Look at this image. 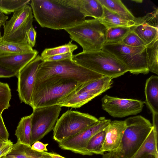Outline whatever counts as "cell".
<instances>
[{
  "instance_id": "1",
  "label": "cell",
  "mask_w": 158,
  "mask_h": 158,
  "mask_svg": "<svg viewBox=\"0 0 158 158\" xmlns=\"http://www.w3.org/2000/svg\"><path fill=\"white\" fill-rule=\"evenodd\" d=\"M31 5L33 16L43 27L64 30L85 20L70 0H31Z\"/></svg>"
},
{
  "instance_id": "2",
  "label": "cell",
  "mask_w": 158,
  "mask_h": 158,
  "mask_svg": "<svg viewBox=\"0 0 158 158\" xmlns=\"http://www.w3.org/2000/svg\"><path fill=\"white\" fill-rule=\"evenodd\" d=\"M82 84L72 79L53 77L35 82L29 105L33 108L56 105Z\"/></svg>"
},
{
  "instance_id": "3",
  "label": "cell",
  "mask_w": 158,
  "mask_h": 158,
  "mask_svg": "<svg viewBox=\"0 0 158 158\" xmlns=\"http://www.w3.org/2000/svg\"><path fill=\"white\" fill-rule=\"evenodd\" d=\"M104 76L76 63L72 59L43 61L38 69L35 82L53 77L72 79L83 84Z\"/></svg>"
},
{
  "instance_id": "4",
  "label": "cell",
  "mask_w": 158,
  "mask_h": 158,
  "mask_svg": "<svg viewBox=\"0 0 158 158\" xmlns=\"http://www.w3.org/2000/svg\"><path fill=\"white\" fill-rule=\"evenodd\" d=\"M72 59L78 64L113 79L128 72L126 66L114 55L103 50L73 55Z\"/></svg>"
},
{
  "instance_id": "5",
  "label": "cell",
  "mask_w": 158,
  "mask_h": 158,
  "mask_svg": "<svg viewBox=\"0 0 158 158\" xmlns=\"http://www.w3.org/2000/svg\"><path fill=\"white\" fill-rule=\"evenodd\" d=\"M126 127L117 151V158H131L147 137L153 127L148 119L141 115L127 118Z\"/></svg>"
},
{
  "instance_id": "6",
  "label": "cell",
  "mask_w": 158,
  "mask_h": 158,
  "mask_svg": "<svg viewBox=\"0 0 158 158\" xmlns=\"http://www.w3.org/2000/svg\"><path fill=\"white\" fill-rule=\"evenodd\" d=\"M64 30L72 40L81 46L83 52L101 50L106 42L107 28L98 19H85L81 23Z\"/></svg>"
},
{
  "instance_id": "7",
  "label": "cell",
  "mask_w": 158,
  "mask_h": 158,
  "mask_svg": "<svg viewBox=\"0 0 158 158\" xmlns=\"http://www.w3.org/2000/svg\"><path fill=\"white\" fill-rule=\"evenodd\" d=\"M98 120L88 113L67 110L57 121L53 129V138L60 142L83 131Z\"/></svg>"
},
{
  "instance_id": "8",
  "label": "cell",
  "mask_w": 158,
  "mask_h": 158,
  "mask_svg": "<svg viewBox=\"0 0 158 158\" xmlns=\"http://www.w3.org/2000/svg\"><path fill=\"white\" fill-rule=\"evenodd\" d=\"M145 46L132 47L120 42L105 43L102 50L112 54L133 74H146L149 71L146 60Z\"/></svg>"
},
{
  "instance_id": "9",
  "label": "cell",
  "mask_w": 158,
  "mask_h": 158,
  "mask_svg": "<svg viewBox=\"0 0 158 158\" xmlns=\"http://www.w3.org/2000/svg\"><path fill=\"white\" fill-rule=\"evenodd\" d=\"M33 15L31 7L28 4L14 12L3 26L2 40L6 41L27 43V34L33 27Z\"/></svg>"
},
{
  "instance_id": "10",
  "label": "cell",
  "mask_w": 158,
  "mask_h": 158,
  "mask_svg": "<svg viewBox=\"0 0 158 158\" xmlns=\"http://www.w3.org/2000/svg\"><path fill=\"white\" fill-rule=\"evenodd\" d=\"M61 107L56 105L33 108L30 145L42 139L53 130L58 119Z\"/></svg>"
},
{
  "instance_id": "11",
  "label": "cell",
  "mask_w": 158,
  "mask_h": 158,
  "mask_svg": "<svg viewBox=\"0 0 158 158\" xmlns=\"http://www.w3.org/2000/svg\"><path fill=\"white\" fill-rule=\"evenodd\" d=\"M111 120L104 117H100L92 125L77 134L58 143L61 149L70 151L83 155H88L85 148L90 138L98 132L104 130Z\"/></svg>"
},
{
  "instance_id": "12",
  "label": "cell",
  "mask_w": 158,
  "mask_h": 158,
  "mask_svg": "<svg viewBox=\"0 0 158 158\" xmlns=\"http://www.w3.org/2000/svg\"><path fill=\"white\" fill-rule=\"evenodd\" d=\"M103 110L114 118L136 115L142 110L145 103L140 100L105 95L101 99Z\"/></svg>"
},
{
  "instance_id": "13",
  "label": "cell",
  "mask_w": 158,
  "mask_h": 158,
  "mask_svg": "<svg viewBox=\"0 0 158 158\" xmlns=\"http://www.w3.org/2000/svg\"><path fill=\"white\" fill-rule=\"evenodd\" d=\"M43 62L41 56L38 55L17 73V91L21 103L29 104L35 85L38 70Z\"/></svg>"
},
{
  "instance_id": "14",
  "label": "cell",
  "mask_w": 158,
  "mask_h": 158,
  "mask_svg": "<svg viewBox=\"0 0 158 158\" xmlns=\"http://www.w3.org/2000/svg\"><path fill=\"white\" fill-rule=\"evenodd\" d=\"M126 127L125 120L111 121L105 128L106 134L102 150L116 152L118 148Z\"/></svg>"
},
{
  "instance_id": "15",
  "label": "cell",
  "mask_w": 158,
  "mask_h": 158,
  "mask_svg": "<svg viewBox=\"0 0 158 158\" xmlns=\"http://www.w3.org/2000/svg\"><path fill=\"white\" fill-rule=\"evenodd\" d=\"M35 50L31 52L0 57V66L8 71L18 73L38 55Z\"/></svg>"
},
{
  "instance_id": "16",
  "label": "cell",
  "mask_w": 158,
  "mask_h": 158,
  "mask_svg": "<svg viewBox=\"0 0 158 158\" xmlns=\"http://www.w3.org/2000/svg\"><path fill=\"white\" fill-rule=\"evenodd\" d=\"M102 94L97 91L84 92L75 94H70L60 99L56 105L61 107L80 108Z\"/></svg>"
},
{
  "instance_id": "17",
  "label": "cell",
  "mask_w": 158,
  "mask_h": 158,
  "mask_svg": "<svg viewBox=\"0 0 158 158\" xmlns=\"http://www.w3.org/2000/svg\"><path fill=\"white\" fill-rule=\"evenodd\" d=\"M144 102L152 114H158V77L152 75L146 81Z\"/></svg>"
},
{
  "instance_id": "18",
  "label": "cell",
  "mask_w": 158,
  "mask_h": 158,
  "mask_svg": "<svg viewBox=\"0 0 158 158\" xmlns=\"http://www.w3.org/2000/svg\"><path fill=\"white\" fill-rule=\"evenodd\" d=\"M2 158H53L49 152H39L32 149L31 146L16 143L13 144L8 153Z\"/></svg>"
},
{
  "instance_id": "19",
  "label": "cell",
  "mask_w": 158,
  "mask_h": 158,
  "mask_svg": "<svg viewBox=\"0 0 158 158\" xmlns=\"http://www.w3.org/2000/svg\"><path fill=\"white\" fill-rule=\"evenodd\" d=\"M158 136L153 127L131 158H158Z\"/></svg>"
},
{
  "instance_id": "20",
  "label": "cell",
  "mask_w": 158,
  "mask_h": 158,
  "mask_svg": "<svg viewBox=\"0 0 158 158\" xmlns=\"http://www.w3.org/2000/svg\"><path fill=\"white\" fill-rule=\"evenodd\" d=\"M74 5L85 18L91 17L99 19L103 14V7L98 0H73Z\"/></svg>"
},
{
  "instance_id": "21",
  "label": "cell",
  "mask_w": 158,
  "mask_h": 158,
  "mask_svg": "<svg viewBox=\"0 0 158 158\" xmlns=\"http://www.w3.org/2000/svg\"><path fill=\"white\" fill-rule=\"evenodd\" d=\"M103 7V15L98 19L107 29L115 27L130 28L135 24V21L127 19Z\"/></svg>"
},
{
  "instance_id": "22",
  "label": "cell",
  "mask_w": 158,
  "mask_h": 158,
  "mask_svg": "<svg viewBox=\"0 0 158 158\" xmlns=\"http://www.w3.org/2000/svg\"><path fill=\"white\" fill-rule=\"evenodd\" d=\"M112 79L110 77L104 76L82 84L70 94H78L89 91H97L103 93L111 88L113 82Z\"/></svg>"
},
{
  "instance_id": "23",
  "label": "cell",
  "mask_w": 158,
  "mask_h": 158,
  "mask_svg": "<svg viewBox=\"0 0 158 158\" xmlns=\"http://www.w3.org/2000/svg\"><path fill=\"white\" fill-rule=\"evenodd\" d=\"M34 50L27 43H16L0 40V57L31 52Z\"/></svg>"
},
{
  "instance_id": "24",
  "label": "cell",
  "mask_w": 158,
  "mask_h": 158,
  "mask_svg": "<svg viewBox=\"0 0 158 158\" xmlns=\"http://www.w3.org/2000/svg\"><path fill=\"white\" fill-rule=\"evenodd\" d=\"M31 114L22 118L15 131L17 143L30 145L31 132Z\"/></svg>"
},
{
  "instance_id": "25",
  "label": "cell",
  "mask_w": 158,
  "mask_h": 158,
  "mask_svg": "<svg viewBox=\"0 0 158 158\" xmlns=\"http://www.w3.org/2000/svg\"><path fill=\"white\" fill-rule=\"evenodd\" d=\"M143 41L145 46L158 38V28L145 23H135L130 28Z\"/></svg>"
},
{
  "instance_id": "26",
  "label": "cell",
  "mask_w": 158,
  "mask_h": 158,
  "mask_svg": "<svg viewBox=\"0 0 158 158\" xmlns=\"http://www.w3.org/2000/svg\"><path fill=\"white\" fill-rule=\"evenodd\" d=\"M102 5L110 10L123 18L135 21L136 18L120 0H98Z\"/></svg>"
},
{
  "instance_id": "27",
  "label": "cell",
  "mask_w": 158,
  "mask_h": 158,
  "mask_svg": "<svg viewBox=\"0 0 158 158\" xmlns=\"http://www.w3.org/2000/svg\"><path fill=\"white\" fill-rule=\"evenodd\" d=\"M146 60L149 72L158 74V38L145 46Z\"/></svg>"
},
{
  "instance_id": "28",
  "label": "cell",
  "mask_w": 158,
  "mask_h": 158,
  "mask_svg": "<svg viewBox=\"0 0 158 158\" xmlns=\"http://www.w3.org/2000/svg\"><path fill=\"white\" fill-rule=\"evenodd\" d=\"M105 129L94 135L89 141L85 148V151L88 156H91L94 154L102 155L104 153L102 149L105 138Z\"/></svg>"
},
{
  "instance_id": "29",
  "label": "cell",
  "mask_w": 158,
  "mask_h": 158,
  "mask_svg": "<svg viewBox=\"0 0 158 158\" xmlns=\"http://www.w3.org/2000/svg\"><path fill=\"white\" fill-rule=\"evenodd\" d=\"M72 41H70L68 43L59 46L45 49L41 54V58L43 59L68 52H73L78 47L77 45L72 44Z\"/></svg>"
},
{
  "instance_id": "30",
  "label": "cell",
  "mask_w": 158,
  "mask_h": 158,
  "mask_svg": "<svg viewBox=\"0 0 158 158\" xmlns=\"http://www.w3.org/2000/svg\"><path fill=\"white\" fill-rule=\"evenodd\" d=\"M30 0H0V10L4 14L9 15L27 5Z\"/></svg>"
},
{
  "instance_id": "31",
  "label": "cell",
  "mask_w": 158,
  "mask_h": 158,
  "mask_svg": "<svg viewBox=\"0 0 158 158\" xmlns=\"http://www.w3.org/2000/svg\"><path fill=\"white\" fill-rule=\"evenodd\" d=\"M130 30V28L124 27H115L107 29L105 43L120 42Z\"/></svg>"
},
{
  "instance_id": "32",
  "label": "cell",
  "mask_w": 158,
  "mask_h": 158,
  "mask_svg": "<svg viewBox=\"0 0 158 158\" xmlns=\"http://www.w3.org/2000/svg\"><path fill=\"white\" fill-rule=\"evenodd\" d=\"M10 89L8 84L0 81V115L10 106L11 98Z\"/></svg>"
},
{
  "instance_id": "33",
  "label": "cell",
  "mask_w": 158,
  "mask_h": 158,
  "mask_svg": "<svg viewBox=\"0 0 158 158\" xmlns=\"http://www.w3.org/2000/svg\"><path fill=\"white\" fill-rule=\"evenodd\" d=\"M122 44L131 47L145 46L142 40L131 30L122 40L120 42Z\"/></svg>"
},
{
  "instance_id": "34",
  "label": "cell",
  "mask_w": 158,
  "mask_h": 158,
  "mask_svg": "<svg viewBox=\"0 0 158 158\" xmlns=\"http://www.w3.org/2000/svg\"><path fill=\"white\" fill-rule=\"evenodd\" d=\"M136 23H145L158 28V9L147 14L142 17L136 18Z\"/></svg>"
},
{
  "instance_id": "35",
  "label": "cell",
  "mask_w": 158,
  "mask_h": 158,
  "mask_svg": "<svg viewBox=\"0 0 158 158\" xmlns=\"http://www.w3.org/2000/svg\"><path fill=\"white\" fill-rule=\"evenodd\" d=\"M13 143L10 140L0 142V158H2L11 151Z\"/></svg>"
},
{
  "instance_id": "36",
  "label": "cell",
  "mask_w": 158,
  "mask_h": 158,
  "mask_svg": "<svg viewBox=\"0 0 158 158\" xmlns=\"http://www.w3.org/2000/svg\"><path fill=\"white\" fill-rule=\"evenodd\" d=\"M73 52L55 55L43 59V61H53L61 60L67 59H72Z\"/></svg>"
},
{
  "instance_id": "37",
  "label": "cell",
  "mask_w": 158,
  "mask_h": 158,
  "mask_svg": "<svg viewBox=\"0 0 158 158\" xmlns=\"http://www.w3.org/2000/svg\"><path fill=\"white\" fill-rule=\"evenodd\" d=\"M9 133L5 126L2 115H0V140L6 141L8 140Z\"/></svg>"
},
{
  "instance_id": "38",
  "label": "cell",
  "mask_w": 158,
  "mask_h": 158,
  "mask_svg": "<svg viewBox=\"0 0 158 158\" xmlns=\"http://www.w3.org/2000/svg\"><path fill=\"white\" fill-rule=\"evenodd\" d=\"M36 32L32 27L28 31L27 34V41L28 44L32 48L35 45Z\"/></svg>"
},
{
  "instance_id": "39",
  "label": "cell",
  "mask_w": 158,
  "mask_h": 158,
  "mask_svg": "<svg viewBox=\"0 0 158 158\" xmlns=\"http://www.w3.org/2000/svg\"><path fill=\"white\" fill-rule=\"evenodd\" d=\"M48 144H44L42 143L37 141L31 145L32 149L39 152H46L48 151L47 146Z\"/></svg>"
},
{
  "instance_id": "40",
  "label": "cell",
  "mask_w": 158,
  "mask_h": 158,
  "mask_svg": "<svg viewBox=\"0 0 158 158\" xmlns=\"http://www.w3.org/2000/svg\"><path fill=\"white\" fill-rule=\"evenodd\" d=\"M17 73L6 69L0 66V78H9L17 76Z\"/></svg>"
},
{
  "instance_id": "41",
  "label": "cell",
  "mask_w": 158,
  "mask_h": 158,
  "mask_svg": "<svg viewBox=\"0 0 158 158\" xmlns=\"http://www.w3.org/2000/svg\"><path fill=\"white\" fill-rule=\"evenodd\" d=\"M8 17L4 15V14L0 10V40L2 39V36L1 32V28L2 26L5 25Z\"/></svg>"
},
{
  "instance_id": "42",
  "label": "cell",
  "mask_w": 158,
  "mask_h": 158,
  "mask_svg": "<svg viewBox=\"0 0 158 158\" xmlns=\"http://www.w3.org/2000/svg\"><path fill=\"white\" fill-rule=\"evenodd\" d=\"M152 126L156 135L158 136V114H152Z\"/></svg>"
},
{
  "instance_id": "43",
  "label": "cell",
  "mask_w": 158,
  "mask_h": 158,
  "mask_svg": "<svg viewBox=\"0 0 158 158\" xmlns=\"http://www.w3.org/2000/svg\"><path fill=\"white\" fill-rule=\"evenodd\" d=\"M102 158H117L115 156L113 152H108L104 153L102 155Z\"/></svg>"
},
{
  "instance_id": "44",
  "label": "cell",
  "mask_w": 158,
  "mask_h": 158,
  "mask_svg": "<svg viewBox=\"0 0 158 158\" xmlns=\"http://www.w3.org/2000/svg\"><path fill=\"white\" fill-rule=\"evenodd\" d=\"M53 158H66L54 152H49Z\"/></svg>"
},
{
  "instance_id": "45",
  "label": "cell",
  "mask_w": 158,
  "mask_h": 158,
  "mask_svg": "<svg viewBox=\"0 0 158 158\" xmlns=\"http://www.w3.org/2000/svg\"><path fill=\"white\" fill-rule=\"evenodd\" d=\"M1 141V140H0V142Z\"/></svg>"
}]
</instances>
